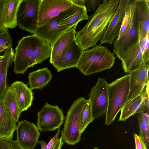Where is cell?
<instances>
[{"label": "cell", "mask_w": 149, "mask_h": 149, "mask_svg": "<svg viewBox=\"0 0 149 149\" xmlns=\"http://www.w3.org/2000/svg\"><path fill=\"white\" fill-rule=\"evenodd\" d=\"M119 0H104L89 16L86 25L75 33V39L83 51L97 45L118 6Z\"/></svg>", "instance_id": "6da1fadb"}, {"label": "cell", "mask_w": 149, "mask_h": 149, "mask_svg": "<svg viewBox=\"0 0 149 149\" xmlns=\"http://www.w3.org/2000/svg\"><path fill=\"white\" fill-rule=\"evenodd\" d=\"M116 57L106 47L100 45L83 51L77 68L85 75H89L111 68Z\"/></svg>", "instance_id": "7a4b0ae2"}, {"label": "cell", "mask_w": 149, "mask_h": 149, "mask_svg": "<svg viewBox=\"0 0 149 149\" xmlns=\"http://www.w3.org/2000/svg\"><path fill=\"white\" fill-rule=\"evenodd\" d=\"M129 74L115 80L108 85V103L105 124L109 125L125 103L130 90Z\"/></svg>", "instance_id": "3957f363"}, {"label": "cell", "mask_w": 149, "mask_h": 149, "mask_svg": "<svg viewBox=\"0 0 149 149\" xmlns=\"http://www.w3.org/2000/svg\"><path fill=\"white\" fill-rule=\"evenodd\" d=\"M86 100L82 97L77 99L67 112L61 136L63 142L68 145H74L81 140V114Z\"/></svg>", "instance_id": "277c9868"}, {"label": "cell", "mask_w": 149, "mask_h": 149, "mask_svg": "<svg viewBox=\"0 0 149 149\" xmlns=\"http://www.w3.org/2000/svg\"><path fill=\"white\" fill-rule=\"evenodd\" d=\"M41 40L33 35L24 37L18 41L13 60L15 73L23 74L27 71L33 52Z\"/></svg>", "instance_id": "5b68a950"}, {"label": "cell", "mask_w": 149, "mask_h": 149, "mask_svg": "<svg viewBox=\"0 0 149 149\" xmlns=\"http://www.w3.org/2000/svg\"><path fill=\"white\" fill-rule=\"evenodd\" d=\"M41 0H22L17 15V26L30 33L37 27L38 10Z\"/></svg>", "instance_id": "8992f818"}, {"label": "cell", "mask_w": 149, "mask_h": 149, "mask_svg": "<svg viewBox=\"0 0 149 149\" xmlns=\"http://www.w3.org/2000/svg\"><path fill=\"white\" fill-rule=\"evenodd\" d=\"M37 126L41 132L54 131L59 128L65 118L63 111L58 106L46 103L37 114Z\"/></svg>", "instance_id": "52a82bcc"}, {"label": "cell", "mask_w": 149, "mask_h": 149, "mask_svg": "<svg viewBox=\"0 0 149 149\" xmlns=\"http://www.w3.org/2000/svg\"><path fill=\"white\" fill-rule=\"evenodd\" d=\"M108 83L103 78H99L91 88L88 99L90 101L94 119L105 115L108 108Z\"/></svg>", "instance_id": "ba28073f"}, {"label": "cell", "mask_w": 149, "mask_h": 149, "mask_svg": "<svg viewBox=\"0 0 149 149\" xmlns=\"http://www.w3.org/2000/svg\"><path fill=\"white\" fill-rule=\"evenodd\" d=\"M72 4L70 0H41L38 10V27L47 24Z\"/></svg>", "instance_id": "9c48e42d"}, {"label": "cell", "mask_w": 149, "mask_h": 149, "mask_svg": "<svg viewBox=\"0 0 149 149\" xmlns=\"http://www.w3.org/2000/svg\"><path fill=\"white\" fill-rule=\"evenodd\" d=\"M18 122L16 129L17 142L25 149H33L40 135L38 128L34 123L26 120Z\"/></svg>", "instance_id": "30bf717a"}, {"label": "cell", "mask_w": 149, "mask_h": 149, "mask_svg": "<svg viewBox=\"0 0 149 149\" xmlns=\"http://www.w3.org/2000/svg\"><path fill=\"white\" fill-rule=\"evenodd\" d=\"M131 0H120L117 8L110 19L106 30L100 40V45L107 43L112 44L119 34L127 6Z\"/></svg>", "instance_id": "8fae6325"}, {"label": "cell", "mask_w": 149, "mask_h": 149, "mask_svg": "<svg viewBox=\"0 0 149 149\" xmlns=\"http://www.w3.org/2000/svg\"><path fill=\"white\" fill-rule=\"evenodd\" d=\"M83 51L75 39L52 65L58 72L77 68Z\"/></svg>", "instance_id": "7c38bea8"}, {"label": "cell", "mask_w": 149, "mask_h": 149, "mask_svg": "<svg viewBox=\"0 0 149 149\" xmlns=\"http://www.w3.org/2000/svg\"><path fill=\"white\" fill-rule=\"evenodd\" d=\"M148 66L149 65L143 61L139 68L129 73L130 90L126 102L142 93L149 81Z\"/></svg>", "instance_id": "4fadbf2b"}, {"label": "cell", "mask_w": 149, "mask_h": 149, "mask_svg": "<svg viewBox=\"0 0 149 149\" xmlns=\"http://www.w3.org/2000/svg\"><path fill=\"white\" fill-rule=\"evenodd\" d=\"M139 32L134 13L126 32L120 39L116 38L114 41V52L120 59L122 55L130 47L139 41Z\"/></svg>", "instance_id": "5bb4252c"}, {"label": "cell", "mask_w": 149, "mask_h": 149, "mask_svg": "<svg viewBox=\"0 0 149 149\" xmlns=\"http://www.w3.org/2000/svg\"><path fill=\"white\" fill-rule=\"evenodd\" d=\"M58 19V15L47 24L37 27L33 35L48 42L51 46L62 34L72 27L60 25Z\"/></svg>", "instance_id": "9a60e30c"}, {"label": "cell", "mask_w": 149, "mask_h": 149, "mask_svg": "<svg viewBox=\"0 0 149 149\" xmlns=\"http://www.w3.org/2000/svg\"><path fill=\"white\" fill-rule=\"evenodd\" d=\"M133 1L135 5L134 17L138 28L139 37L144 38L149 34V1Z\"/></svg>", "instance_id": "2e32d148"}, {"label": "cell", "mask_w": 149, "mask_h": 149, "mask_svg": "<svg viewBox=\"0 0 149 149\" xmlns=\"http://www.w3.org/2000/svg\"><path fill=\"white\" fill-rule=\"evenodd\" d=\"M88 16L85 6L72 3L58 15V22L60 25L70 28L82 20H88Z\"/></svg>", "instance_id": "e0dca14e"}, {"label": "cell", "mask_w": 149, "mask_h": 149, "mask_svg": "<svg viewBox=\"0 0 149 149\" xmlns=\"http://www.w3.org/2000/svg\"><path fill=\"white\" fill-rule=\"evenodd\" d=\"M143 52V48L140 46L139 41L130 47L124 54L120 60L125 72L129 73L140 67L144 61Z\"/></svg>", "instance_id": "ac0fdd59"}, {"label": "cell", "mask_w": 149, "mask_h": 149, "mask_svg": "<svg viewBox=\"0 0 149 149\" xmlns=\"http://www.w3.org/2000/svg\"><path fill=\"white\" fill-rule=\"evenodd\" d=\"M4 101L0 98V137L12 140L17 125Z\"/></svg>", "instance_id": "d6986e66"}, {"label": "cell", "mask_w": 149, "mask_h": 149, "mask_svg": "<svg viewBox=\"0 0 149 149\" xmlns=\"http://www.w3.org/2000/svg\"><path fill=\"white\" fill-rule=\"evenodd\" d=\"M9 87L14 93L22 111L27 110L34 98L32 90L22 81L14 82Z\"/></svg>", "instance_id": "ffe728a7"}, {"label": "cell", "mask_w": 149, "mask_h": 149, "mask_svg": "<svg viewBox=\"0 0 149 149\" xmlns=\"http://www.w3.org/2000/svg\"><path fill=\"white\" fill-rule=\"evenodd\" d=\"M76 24L62 34L51 46L50 63L52 64L75 39Z\"/></svg>", "instance_id": "44dd1931"}, {"label": "cell", "mask_w": 149, "mask_h": 149, "mask_svg": "<svg viewBox=\"0 0 149 149\" xmlns=\"http://www.w3.org/2000/svg\"><path fill=\"white\" fill-rule=\"evenodd\" d=\"M4 55V57L0 61V98L4 97L8 88L7 82V72L14 55L12 45L5 50Z\"/></svg>", "instance_id": "7402d4cb"}, {"label": "cell", "mask_w": 149, "mask_h": 149, "mask_svg": "<svg viewBox=\"0 0 149 149\" xmlns=\"http://www.w3.org/2000/svg\"><path fill=\"white\" fill-rule=\"evenodd\" d=\"M52 77L47 67L31 72L28 76L29 88L32 90L42 88L48 84Z\"/></svg>", "instance_id": "603a6c76"}, {"label": "cell", "mask_w": 149, "mask_h": 149, "mask_svg": "<svg viewBox=\"0 0 149 149\" xmlns=\"http://www.w3.org/2000/svg\"><path fill=\"white\" fill-rule=\"evenodd\" d=\"M22 0H7L3 13V22L5 27L13 29L17 26V13Z\"/></svg>", "instance_id": "cb8c5ba5"}, {"label": "cell", "mask_w": 149, "mask_h": 149, "mask_svg": "<svg viewBox=\"0 0 149 149\" xmlns=\"http://www.w3.org/2000/svg\"><path fill=\"white\" fill-rule=\"evenodd\" d=\"M149 90V84H147L142 93L130 101L126 102L122 108L118 120L124 121L136 114L147 91Z\"/></svg>", "instance_id": "d4e9b609"}, {"label": "cell", "mask_w": 149, "mask_h": 149, "mask_svg": "<svg viewBox=\"0 0 149 149\" xmlns=\"http://www.w3.org/2000/svg\"><path fill=\"white\" fill-rule=\"evenodd\" d=\"M51 52V46L49 43L41 40L33 52L29 61V68L40 63L50 57Z\"/></svg>", "instance_id": "484cf974"}, {"label": "cell", "mask_w": 149, "mask_h": 149, "mask_svg": "<svg viewBox=\"0 0 149 149\" xmlns=\"http://www.w3.org/2000/svg\"><path fill=\"white\" fill-rule=\"evenodd\" d=\"M4 101L17 123L22 111L14 92L8 87L4 95Z\"/></svg>", "instance_id": "4316f807"}, {"label": "cell", "mask_w": 149, "mask_h": 149, "mask_svg": "<svg viewBox=\"0 0 149 149\" xmlns=\"http://www.w3.org/2000/svg\"><path fill=\"white\" fill-rule=\"evenodd\" d=\"M137 118L139 128V136L147 146L149 147V114L142 112L139 113Z\"/></svg>", "instance_id": "83f0119b"}, {"label": "cell", "mask_w": 149, "mask_h": 149, "mask_svg": "<svg viewBox=\"0 0 149 149\" xmlns=\"http://www.w3.org/2000/svg\"><path fill=\"white\" fill-rule=\"evenodd\" d=\"M94 120L91 102L89 100H86L83 107L81 114L80 130L81 134Z\"/></svg>", "instance_id": "f1b7e54d"}, {"label": "cell", "mask_w": 149, "mask_h": 149, "mask_svg": "<svg viewBox=\"0 0 149 149\" xmlns=\"http://www.w3.org/2000/svg\"><path fill=\"white\" fill-rule=\"evenodd\" d=\"M12 45V40L8 29L5 28L0 31V53Z\"/></svg>", "instance_id": "f546056e"}, {"label": "cell", "mask_w": 149, "mask_h": 149, "mask_svg": "<svg viewBox=\"0 0 149 149\" xmlns=\"http://www.w3.org/2000/svg\"><path fill=\"white\" fill-rule=\"evenodd\" d=\"M0 149H25L17 141L0 137Z\"/></svg>", "instance_id": "4dcf8cb0"}, {"label": "cell", "mask_w": 149, "mask_h": 149, "mask_svg": "<svg viewBox=\"0 0 149 149\" xmlns=\"http://www.w3.org/2000/svg\"><path fill=\"white\" fill-rule=\"evenodd\" d=\"M140 46L143 48V57L144 62L148 65L149 61V34L144 38H139Z\"/></svg>", "instance_id": "1f68e13d"}, {"label": "cell", "mask_w": 149, "mask_h": 149, "mask_svg": "<svg viewBox=\"0 0 149 149\" xmlns=\"http://www.w3.org/2000/svg\"><path fill=\"white\" fill-rule=\"evenodd\" d=\"M88 12L95 10L102 1L101 0H85Z\"/></svg>", "instance_id": "d6a6232c"}, {"label": "cell", "mask_w": 149, "mask_h": 149, "mask_svg": "<svg viewBox=\"0 0 149 149\" xmlns=\"http://www.w3.org/2000/svg\"><path fill=\"white\" fill-rule=\"evenodd\" d=\"M135 145V149H148V148L141 138L136 133L134 134Z\"/></svg>", "instance_id": "836d02e7"}, {"label": "cell", "mask_w": 149, "mask_h": 149, "mask_svg": "<svg viewBox=\"0 0 149 149\" xmlns=\"http://www.w3.org/2000/svg\"><path fill=\"white\" fill-rule=\"evenodd\" d=\"M7 0H0V31L4 29L3 22V13Z\"/></svg>", "instance_id": "e575fe53"}, {"label": "cell", "mask_w": 149, "mask_h": 149, "mask_svg": "<svg viewBox=\"0 0 149 149\" xmlns=\"http://www.w3.org/2000/svg\"><path fill=\"white\" fill-rule=\"evenodd\" d=\"M60 131V129L59 128L58 129L55 135L52 138L48 143L47 144L48 149H52L54 147L58 139V136Z\"/></svg>", "instance_id": "d590c367"}, {"label": "cell", "mask_w": 149, "mask_h": 149, "mask_svg": "<svg viewBox=\"0 0 149 149\" xmlns=\"http://www.w3.org/2000/svg\"><path fill=\"white\" fill-rule=\"evenodd\" d=\"M64 142L63 141V140L61 136L58 139L56 143L53 148L52 149H61L62 146Z\"/></svg>", "instance_id": "8d00e7d4"}, {"label": "cell", "mask_w": 149, "mask_h": 149, "mask_svg": "<svg viewBox=\"0 0 149 149\" xmlns=\"http://www.w3.org/2000/svg\"><path fill=\"white\" fill-rule=\"evenodd\" d=\"M72 3L79 6H85V0H70Z\"/></svg>", "instance_id": "74e56055"}, {"label": "cell", "mask_w": 149, "mask_h": 149, "mask_svg": "<svg viewBox=\"0 0 149 149\" xmlns=\"http://www.w3.org/2000/svg\"><path fill=\"white\" fill-rule=\"evenodd\" d=\"M38 143L40 144L41 146V149H48L47 144L44 140L38 141Z\"/></svg>", "instance_id": "f35d334b"}, {"label": "cell", "mask_w": 149, "mask_h": 149, "mask_svg": "<svg viewBox=\"0 0 149 149\" xmlns=\"http://www.w3.org/2000/svg\"><path fill=\"white\" fill-rule=\"evenodd\" d=\"M4 54L3 55L0 56V61L4 57Z\"/></svg>", "instance_id": "ab89813d"}, {"label": "cell", "mask_w": 149, "mask_h": 149, "mask_svg": "<svg viewBox=\"0 0 149 149\" xmlns=\"http://www.w3.org/2000/svg\"><path fill=\"white\" fill-rule=\"evenodd\" d=\"M93 149H99L97 147H95Z\"/></svg>", "instance_id": "60d3db41"}]
</instances>
